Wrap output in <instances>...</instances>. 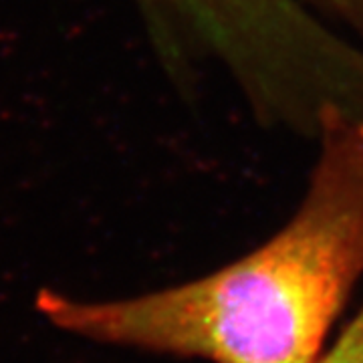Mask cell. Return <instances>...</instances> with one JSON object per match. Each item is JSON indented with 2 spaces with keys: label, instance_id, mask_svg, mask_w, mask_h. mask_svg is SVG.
Returning <instances> with one entry per match:
<instances>
[{
  "label": "cell",
  "instance_id": "6da1fadb",
  "mask_svg": "<svg viewBox=\"0 0 363 363\" xmlns=\"http://www.w3.org/2000/svg\"><path fill=\"white\" fill-rule=\"evenodd\" d=\"M293 216L269 240L190 283L119 301L43 291L37 309L79 337L210 363H317L363 277V116L315 140Z\"/></svg>",
  "mask_w": 363,
  "mask_h": 363
},
{
  "label": "cell",
  "instance_id": "7a4b0ae2",
  "mask_svg": "<svg viewBox=\"0 0 363 363\" xmlns=\"http://www.w3.org/2000/svg\"><path fill=\"white\" fill-rule=\"evenodd\" d=\"M301 2L363 47V0H301Z\"/></svg>",
  "mask_w": 363,
  "mask_h": 363
},
{
  "label": "cell",
  "instance_id": "3957f363",
  "mask_svg": "<svg viewBox=\"0 0 363 363\" xmlns=\"http://www.w3.org/2000/svg\"><path fill=\"white\" fill-rule=\"evenodd\" d=\"M317 363H363V307L341 333L337 343Z\"/></svg>",
  "mask_w": 363,
  "mask_h": 363
},
{
  "label": "cell",
  "instance_id": "277c9868",
  "mask_svg": "<svg viewBox=\"0 0 363 363\" xmlns=\"http://www.w3.org/2000/svg\"><path fill=\"white\" fill-rule=\"evenodd\" d=\"M145 13L156 18H190L208 13L222 0H138Z\"/></svg>",
  "mask_w": 363,
  "mask_h": 363
}]
</instances>
